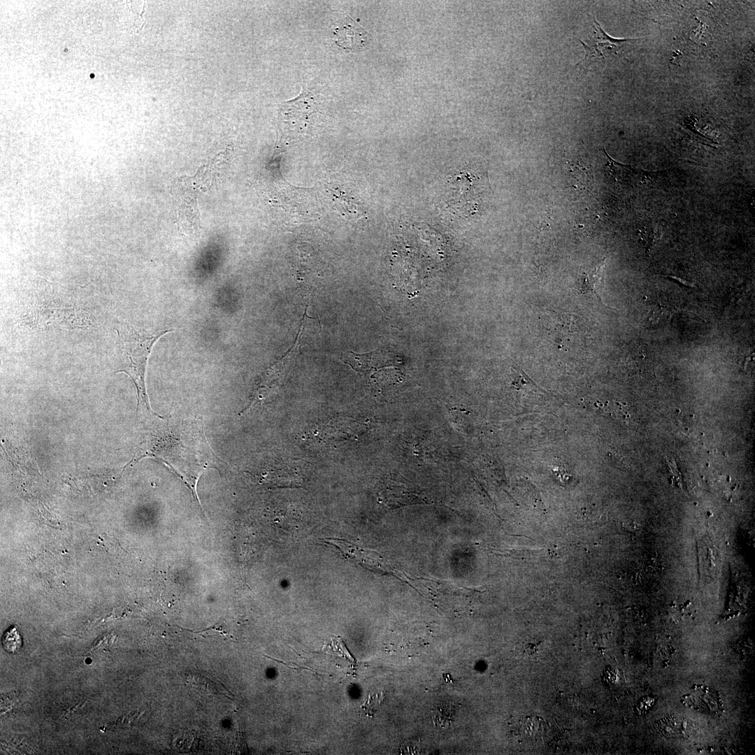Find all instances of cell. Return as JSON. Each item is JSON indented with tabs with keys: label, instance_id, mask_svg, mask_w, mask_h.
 I'll list each match as a JSON object with an SVG mask.
<instances>
[{
	"label": "cell",
	"instance_id": "obj_7",
	"mask_svg": "<svg viewBox=\"0 0 755 755\" xmlns=\"http://www.w3.org/2000/svg\"><path fill=\"white\" fill-rule=\"evenodd\" d=\"M683 723L677 717L665 718L659 722V728L667 735H677L682 731Z\"/></svg>",
	"mask_w": 755,
	"mask_h": 755
},
{
	"label": "cell",
	"instance_id": "obj_4",
	"mask_svg": "<svg viewBox=\"0 0 755 755\" xmlns=\"http://www.w3.org/2000/svg\"><path fill=\"white\" fill-rule=\"evenodd\" d=\"M337 45L349 52L364 50L371 39V35L349 16L334 30Z\"/></svg>",
	"mask_w": 755,
	"mask_h": 755
},
{
	"label": "cell",
	"instance_id": "obj_6",
	"mask_svg": "<svg viewBox=\"0 0 755 755\" xmlns=\"http://www.w3.org/2000/svg\"><path fill=\"white\" fill-rule=\"evenodd\" d=\"M2 644L8 652H16L21 648L22 639L16 627L8 630L3 638Z\"/></svg>",
	"mask_w": 755,
	"mask_h": 755
},
{
	"label": "cell",
	"instance_id": "obj_3",
	"mask_svg": "<svg viewBox=\"0 0 755 755\" xmlns=\"http://www.w3.org/2000/svg\"><path fill=\"white\" fill-rule=\"evenodd\" d=\"M303 326L302 325L297 336V340L289 351L263 373L257 384L250 403L240 412V415L245 414L254 407L268 400L282 385L298 354L299 338L303 333Z\"/></svg>",
	"mask_w": 755,
	"mask_h": 755
},
{
	"label": "cell",
	"instance_id": "obj_8",
	"mask_svg": "<svg viewBox=\"0 0 755 755\" xmlns=\"http://www.w3.org/2000/svg\"><path fill=\"white\" fill-rule=\"evenodd\" d=\"M384 696L382 692H378L375 693H370L368 696V698L366 702L361 705V709L369 716L373 715L377 712Z\"/></svg>",
	"mask_w": 755,
	"mask_h": 755
},
{
	"label": "cell",
	"instance_id": "obj_5",
	"mask_svg": "<svg viewBox=\"0 0 755 755\" xmlns=\"http://www.w3.org/2000/svg\"><path fill=\"white\" fill-rule=\"evenodd\" d=\"M601 269L602 266H599L590 274H587L583 277L581 281L580 289L582 293L586 294L591 292L601 300L598 291L601 286Z\"/></svg>",
	"mask_w": 755,
	"mask_h": 755
},
{
	"label": "cell",
	"instance_id": "obj_1",
	"mask_svg": "<svg viewBox=\"0 0 755 755\" xmlns=\"http://www.w3.org/2000/svg\"><path fill=\"white\" fill-rule=\"evenodd\" d=\"M144 431L133 461L144 457L159 460L182 478L196 494L200 476L224 462L206 438L203 422L196 418L145 417Z\"/></svg>",
	"mask_w": 755,
	"mask_h": 755
},
{
	"label": "cell",
	"instance_id": "obj_2",
	"mask_svg": "<svg viewBox=\"0 0 755 755\" xmlns=\"http://www.w3.org/2000/svg\"><path fill=\"white\" fill-rule=\"evenodd\" d=\"M168 329L154 331L137 329L133 326H123L117 329L115 354L118 360L116 373H126L133 381L137 391V410L144 416L156 414L151 409L145 387L148 361L154 343Z\"/></svg>",
	"mask_w": 755,
	"mask_h": 755
}]
</instances>
